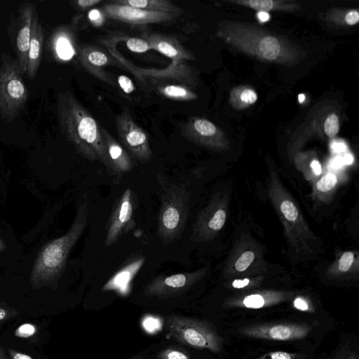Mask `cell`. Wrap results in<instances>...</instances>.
I'll return each instance as SVG.
<instances>
[{
  "label": "cell",
  "instance_id": "f546056e",
  "mask_svg": "<svg viewBox=\"0 0 359 359\" xmlns=\"http://www.w3.org/2000/svg\"><path fill=\"white\" fill-rule=\"evenodd\" d=\"M117 80L120 88L125 93L129 94L135 90L134 84L129 77L125 75H121L118 77Z\"/></svg>",
  "mask_w": 359,
  "mask_h": 359
},
{
  "label": "cell",
  "instance_id": "ab89813d",
  "mask_svg": "<svg viewBox=\"0 0 359 359\" xmlns=\"http://www.w3.org/2000/svg\"><path fill=\"white\" fill-rule=\"evenodd\" d=\"M250 280L247 278L243 280H236L232 283V285L236 288H241L248 285Z\"/></svg>",
  "mask_w": 359,
  "mask_h": 359
},
{
  "label": "cell",
  "instance_id": "4316f807",
  "mask_svg": "<svg viewBox=\"0 0 359 359\" xmlns=\"http://www.w3.org/2000/svg\"><path fill=\"white\" fill-rule=\"evenodd\" d=\"M254 253L251 251L245 252L236 261L235 268L238 271H243L251 264L254 259Z\"/></svg>",
  "mask_w": 359,
  "mask_h": 359
},
{
  "label": "cell",
  "instance_id": "4dcf8cb0",
  "mask_svg": "<svg viewBox=\"0 0 359 359\" xmlns=\"http://www.w3.org/2000/svg\"><path fill=\"white\" fill-rule=\"evenodd\" d=\"M104 14L98 9H93L88 12V18L95 26H100L104 21Z\"/></svg>",
  "mask_w": 359,
  "mask_h": 359
},
{
  "label": "cell",
  "instance_id": "1f68e13d",
  "mask_svg": "<svg viewBox=\"0 0 359 359\" xmlns=\"http://www.w3.org/2000/svg\"><path fill=\"white\" fill-rule=\"evenodd\" d=\"M354 259L353 253L351 252H346L343 254L339 262V269L341 271H348Z\"/></svg>",
  "mask_w": 359,
  "mask_h": 359
},
{
  "label": "cell",
  "instance_id": "bcb514c9",
  "mask_svg": "<svg viewBox=\"0 0 359 359\" xmlns=\"http://www.w3.org/2000/svg\"><path fill=\"white\" fill-rule=\"evenodd\" d=\"M6 249V245L3 240L0 238V252H2Z\"/></svg>",
  "mask_w": 359,
  "mask_h": 359
},
{
  "label": "cell",
  "instance_id": "30bf717a",
  "mask_svg": "<svg viewBox=\"0 0 359 359\" xmlns=\"http://www.w3.org/2000/svg\"><path fill=\"white\" fill-rule=\"evenodd\" d=\"M35 6L25 3L19 9V27L16 37L17 64L22 75L27 73V55Z\"/></svg>",
  "mask_w": 359,
  "mask_h": 359
},
{
  "label": "cell",
  "instance_id": "8d00e7d4",
  "mask_svg": "<svg viewBox=\"0 0 359 359\" xmlns=\"http://www.w3.org/2000/svg\"><path fill=\"white\" fill-rule=\"evenodd\" d=\"M270 359H292V355L286 352L276 351L270 354Z\"/></svg>",
  "mask_w": 359,
  "mask_h": 359
},
{
  "label": "cell",
  "instance_id": "9c48e42d",
  "mask_svg": "<svg viewBox=\"0 0 359 359\" xmlns=\"http://www.w3.org/2000/svg\"><path fill=\"white\" fill-rule=\"evenodd\" d=\"M105 16L133 25L163 23L172 21L177 15L150 11L111 2L102 7Z\"/></svg>",
  "mask_w": 359,
  "mask_h": 359
},
{
  "label": "cell",
  "instance_id": "277c9868",
  "mask_svg": "<svg viewBox=\"0 0 359 359\" xmlns=\"http://www.w3.org/2000/svg\"><path fill=\"white\" fill-rule=\"evenodd\" d=\"M0 66V115L8 122L13 121L25 107L29 97L17 62L3 55Z\"/></svg>",
  "mask_w": 359,
  "mask_h": 359
},
{
  "label": "cell",
  "instance_id": "484cf974",
  "mask_svg": "<svg viewBox=\"0 0 359 359\" xmlns=\"http://www.w3.org/2000/svg\"><path fill=\"white\" fill-rule=\"evenodd\" d=\"M337 183V177L334 175L329 173L323 177L317 183V188L320 191L331 190Z\"/></svg>",
  "mask_w": 359,
  "mask_h": 359
},
{
  "label": "cell",
  "instance_id": "7a4b0ae2",
  "mask_svg": "<svg viewBox=\"0 0 359 359\" xmlns=\"http://www.w3.org/2000/svg\"><path fill=\"white\" fill-rule=\"evenodd\" d=\"M88 209L86 203L79 205L68 231L46 243L39 252L33 265L31 278L42 283L57 278L63 272L67 259L88 224Z\"/></svg>",
  "mask_w": 359,
  "mask_h": 359
},
{
  "label": "cell",
  "instance_id": "b9f144b4",
  "mask_svg": "<svg viewBox=\"0 0 359 359\" xmlns=\"http://www.w3.org/2000/svg\"><path fill=\"white\" fill-rule=\"evenodd\" d=\"M330 165L333 168H339L344 165L342 158L336 157L333 158L330 163Z\"/></svg>",
  "mask_w": 359,
  "mask_h": 359
},
{
  "label": "cell",
  "instance_id": "9a60e30c",
  "mask_svg": "<svg viewBox=\"0 0 359 359\" xmlns=\"http://www.w3.org/2000/svg\"><path fill=\"white\" fill-rule=\"evenodd\" d=\"M79 59L89 72L107 83H113L102 69L110 63L109 57L104 52L88 46L83 47L79 49Z\"/></svg>",
  "mask_w": 359,
  "mask_h": 359
},
{
  "label": "cell",
  "instance_id": "8992f818",
  "mask_svg": "<svg viewBox=\"0 0 359 359\" xmlns=\"http://www.w3.org/2000/svg\"><path fill=\"white\" fill-rule=\"evenodd\" d=\"M137 198L133 191L128 188L117 198L110 214L104 238V247L115 244L121 237L135 226L134 212Z\"/></svg>",
  "mask_w": 359,
  "mask_h": 359
},
{
  "label": "cell",
  "instance_id": "e0dca14e",
  "mask_svg": "<svg viewBox=\"0 0 359 359\" xmlns=\"http://www.w3.org/2000/svg\"><path fill=\"white\" fill-rule=\"evenodd\" d=\"M261 332H264V337L271 339L289 340L302 337L305 331L297 326L279 325L266 328Z\"/></svg>",
  "mask_w": 359,
  "mask_h": 359
},
{
  "label": "cell",
  "instance_id": "7402d4cb",
  "mask_svg": "<svg viewBox=\"0 0 359 359\" xmlns=\"http://www.w3.org/2000/svg\"><path fill=\"white\" fill-rule=\"evenodd\" d=\"M126 43L128 48L132 52L140 53L152 50L150 45L142 38H128Z\"/></svg>",
  "mask_w": 359,
  "mask_h": 359
},
{
  "label": "cell",
  "instance_id": "2e32d148",
  "mask_svg": "<svg viewBox=\"0 0 359 359\" xmlns=\"http://www.w3.org/2000/svg\"><path fill=\"white\" fill-rule=\"evenodd\" d=\"M112 2L136 8L177 15L182 12L180 7L169 0H114Z\"/></svg>",
  "mask_w": 359,
  "mask_h": 359
},
{
  "label": "cell",
  "instance_id": "f6af8a7d",
  "mask_svg": "<svg viewBox=\"0 0 359 359\" xmlns=\"http://www.w3.org/2000/svg\"><path fill=\"white\" fill-rule=\"evenodd\" d=\"M13 359H32V358L27 355L18 353L15 354Z\"/></svg>",
  "mask_w": 359,
  "mask_h": 359
},
{
  "label": "cell",
  "instance_id": "6da1fadb",
  "mask_svg": "<svg viewBox=\"0 0 359 359\" xmlns=\"http://www.w3.org/2000/svg\"><path fill=\"white\" fill-rule=\"evenodd\" d=\"M57 114L60 130L76 151L90 161H98L109 176L116 177L104 146L99 124L69 91L57 95Z\"/></svg>",
  "mask_w": 359,
  "mask_h": 359
},
{
  "label": "cell",
  "instance_id": "44dd1931",
  "mask_svg": "<svg viewBox=\"0 0 359 359\" xmlns=\"http://www.w3.org/2000/svg\"><path fill=\"white\" fill-rule=\"evenodd\" d=\"M158 359H189V353L180 347H168L161 351Z\"/></svg>",
  "mask_w": 359,
  "mask_h": 359
},
{
  "label": "cell",
  "instance_id": "5bb4252c",
  "mask_svg": "<svg viewBox=\"0 0 359 359\" xmlns=\"http://www.w3.org/2000/svg\"><path fill=\"white\" fill-rule=\"evenodd\" d=\"M43 32L38 16L34 14L27 55V76L34 79L41 63Z\"/></svg>",
  "mask_w": 359,
  "mask_h": 359
},
{
  "label": "cell",
  "instance_id": "836d02e7",
  "mask_svg": "<svg viewBox=\"0 0 359 359\" xmlns=\"http://www.w3.org/2000/svg\"><path fill=\"white\" fill-rule=\"evenodd\" d=\"M35 332V327L31 324H23L17 330V334L22 337H28Z\"/></svg>",
  "mask_w": 359,
  "mask_h": 359
},
{
  "label": "cell",
  "instance_id": "8fae6325",
  "mask_svg": "<svg viewBox=\"0 0 359 359\" xmlns=\"http://www.w3.org/2000/svg\"><path fill=\"white\" fill-rule=\"evenodd\" d=\"M144 257H131L124 265L104 285L102 290H114L121 294H126L135 276L144 262Z\"/></svg>",
  "mask_w": 359,
  "mask_h": 359
},
{
  "label": "cell",
  "instance_id": "e575fe53",
  "mask_svg": "<svg viewBox=\"0 0 359 359\" xmlns=\"http://www.w3.org/2000/svg\"><path fill=\"white\" fill-rule=\"evenodd\" d=\"M101 2V0H79L74 3L79 8L84 9L98 4Z\"/></svg>",
  "mask_w": 359,
  "mask_h": 359
},
{
  "label": "cell",
  "instance_id": "f1b7e54d",
  "mask_svg": "<svg viewBox=\"0 0 359 359\" xmlns=\"http://www.w3.org/2000/svg\"><path fill=\"white\" fill-rule=\"evenodd\" d=\"M249 6L261 11H269L273 8V1L271 0H250L248 1Z\"/></svg>",
  "mask_w": 359,
  "mask_h": 359
},
{
  "label": "cell",
  "instance_id": "ffe728a7",
  "mask_svg": "<svg viewBox=\"0 0 359 359\" xmlns=\"http://www.w3.org/2000/svg\"><path fill=\"white\" fill-rule=\"evenodd\" d=\"M55 50L57 56L64 60H69L74 54L70 40L66 36H60L55 41Z\"/></svg>",
  "mask_w": 359,
  "mask_h": 359
},
{
  "label": "cell",
  "instance_id": "c3c4849f",
  "mask_svg": "<svg viewBox=\"0 0 359 359\" xmlns=\"http://www.w3.org/2000/svg\"><path fill=\"white\" fill-rule=\"evenodd\" d=\"M298 99H299V102L302 103L304 101L305 95L304 94H299Z\"/></svg>",
  "mask_w": 359,
  "mask_h": 359
},
{
  "label": "cell",
  "instance_id": "7c38bea8",
  "mask_svg": "<svg viewBox=\"0 0 359 359\" xmlns=\"http://www.w3.org/2000/svg\"><path fill=\"white\" fill-rule=\"evenodd\" d=\"M151 47L173 61L193 59L192 55L175 39L157 33H144L142 34Z\"/></svg>",
  "mask_w": 359,
  "mask_h": 359
},
{
  "label": "cell",
  "instance_id": "4fadbf2b",
  "mask_svg": "<svg viewBox=\"0 0 359 359\" xmlns=\"http://www.w3.org/2000/svg\"><path fill=\"white\" fill-rule=\"evenodd\" d=\"M104 146L116 177L130 172L133 168V161L128 152L104 128H100Z\"/></svg>",
  "mask_w": 359,
  "mask_h": 359
},
{
  "label": "cell",
  "instance_id": "ac0fdd59",
  "mask_svg": "<svg viewBox=\"0 0 359 359\" xmlns=\"http://www.w3.org/2000/svg\"><path fill=\"white\" fill-rule=\"evenodd\" d=\"M158 92L163 96L180 101L191 100L197 97L196 95L183 86L167 85L158 87Z\"/></svg>",
  "mask_w": 359,
  "mask_h": 359
},
{
  "label": "cell",
  "instance_id": "d6986e66",
  "mask_svg": "<svg viewBox=\"0 0 359 359\" xmlns=\"http://www.w3.org/2000/svg\"><path fill=\"white\" fill-rule=\"evenodd\" d=\"M280 45L277 39L273 36H266L259 43L261 55L267 60H274L280 53Z\"/></svg>",
  "mask_w": 359,
  "mask_h": 359
},
{
  "label": "cell",
  "instance_id": "681fc988",
  "mask_svg": "<svg viewBox=\"0 0 359 359\" xmlns=\"http://www.w3.org/2000/svg\"><path fill=\"white\" fill-rule=\"evenodd\" d=\"M131 359H142V355H136Z\"/></svg>",
  "mask_w": 359,
  "mask_h": 359
},
{
  "label": "cell",
  "instance_id": "603a6c76",
  "mask_svg": "<svg viewBox=\"0 0 359 359\" xmlns=\"http://www.w3.org/2000/svg\"><path fill=\"white\" fill-rule=\"evenodd\" d=\"M339 128L338 117L334 114L329 115L324 123V130L326 135L330 137H333L338 133Z\"/></svg>",
  "mask_w": 359,
  "mask_h": 359
},
{
  "label": "cell",
  "instance_id": "cb8c5ba5",
  "mask_svg": "<svg viewBox=\"0 0 359 359\" xmlns=\"http://www.w3.org/2000/svg\"><path fill=\"white\" fill-rule=\"evenodd\" d=\"M280 210L288 221L294 222L298 217V210L297 208L288 200H285L281 203Z\"/></svg>",
  "mask_w": 359,
  "mask_h": 359
},
{
  "label": "cell",
  "instance_id": "ee69618b",
  "mask_svg": "<svg viewBox=\"0 0 359 359\" xmlns=\"http://www.w3.org/2000/svg\"><path fill=\"white\" fill-rule=\"evenodd\" d=\"M342 161L344 165H350L353 161V157L351 154H347L342 158Z\"/></svg>",
  "mask_w": 359,
  "mask_h": 359
},
{
  "label": "cell",
  "instance_id": "3957f363",
  "mask_svg": "<svg viewBox=\"0 0 359 359\" xmlns=\"http://www.w3.org/2000/svg\"><path fill=\"white\" fill-rule=\"evenodd\" d=\"M162 183L161 206L158 217L159 239L168 245L178 239L184 231L189 207V194L184 184Z\"/></svg>",
  "mask_w": 359,
  "mask_h": 359
},
{
  "label": "cell",
  "instance_id": "d4e9b609",
  "mask_svg": "<svg viewBox=\"0 0 359 359\" xmlns=\"http://www.w3.org/2000/svg\"><path fill=\"white\" fill-rule=\"evenodd\" d=\"M142 326L147 332L154 333L161 330V320L156 316H147L142 320Z\"/></svg>",
  "mask_w": 359,
  "mask_h": 359
},
{
  "label": "cell",
  "instance_id": "52a82bcc",
  "mask_svg": "<svg viewBox=\"0 0 359 359\" xmlns=\"http://www.w3.org/2000/svg\"><path fill=\"white\" fill-rule=\"evenodd\" d=\"M116 131L124 147L140 162H147L152 157L149 136L133 120L128 109L116 118Z\"/></svg>",
  "mask_w": 359,
  "mask_h": 359
},
{
  "label": "cell",
  "instance_id": "d590c367",
  "mask_svg": "<svg viewBox=\"0 0 359 359\" xmlns=\"http://www.w3.org/2000/svg\"><path fill=\"white\" fill-rule=\"evenodd\" d=\"M359 20V13L358 11H351L348 12L346 17L345 21L348 25H355Z\"/></svg>",
  "mask_w": 359,
  "mask_h": 359
},
{
  "label": "cell",
  "instance_id": "60d3db41",
  "mask_svg": "<svg viewBox=\"0 0 359 359\" xmlns=\"http://www.w3.org/2000/svg\"><path fill=\"white\" fill-rule=\"evenodd\" d=\"M311 167L316 175H318L321 173V165L318 161H313L311 163Z\"/></svg>",
  "mask_w": 359,
  "mask_h": 359
},
{
  "label": "cell",
  "instance_id": "d6a6232c",
  "mask_svg": "<svg viewBox=\"0 0 359 359\" xmlns=\"http://www.w3.org/2000/svg\"><path fill=\"white\" fill-rule=\"evenodd\" d=\"M257 99V93L252 89H245L241 94V100L246 104H253Z\"/></svg>",
  "mask_w": 359,
  "mask_h": 359
},
{
  "label": "cell",
  "instance_id": "83f0119b",
  "mask_svg": "<svg viewBox=\"0 0 359 359\" xmlns=\"http://www.w3.org/2000/svg\"><path fill=\"white\" fill-rule=\"evenodd\" d=\"M264 299L260 294H251L244 298L243 304L245 306L252 309H259L264 305Z\"/></svg>",
  "mask_w": 359,
  "mask_h": 359
},
{
  "label": "cell",
  "instance_id": "74e56055",
  "mask_svg": "<svg viewBox=\"0 0 359 359\" xmlns=\"http://www.w3.org/2000/svg\"><path fill=\"white\" fill-rule=\"evenodd\" d=\"M294 306L296 309L301 311H307L309 309L308 304L302 298H297L294 301Z\"/></svg>",
  "mask_w": 359,
  "mask_h": 359
},
{
  "label": "cell",
  "instance_id": "ba28073f",
  "mask_svg": "<svg viewBox=\"0 0 359 359\" xmlns=\"http://www.w3.org/2000/svg\"><path fill=\"white\" fill-rule=\"evenodd\" d=\"M201 272H184L154 278L144 288L147 297L168 298L184 292L200 278Z\"/></svg>",
  "mask_w": 359,
  "mask_h": 359
},
{
  "label": "cell",
  "instance_id": "f35d334b",
  "mask_svg": "<svg viewBox=\"0 0 359 359\" xmlns=\"http://www.w3.org/2000/svg\"><path fill=\"white\" fill-rule=\"evenodd\" d=\"M331 147L332 151L337 153L344 151L346 149V144L342 142H334Z\"/></svg>",
  "mask_w": 359,
  "mask_h": 359
},
{
  "label": "cell",
  "instance_id": "7bdbcfd3",
  "mask_svg": "<svg viewBox=\"0 0 359 359\" xmlns=\"http://www.w3.org/2000/svg\"><path fill=\"white\" fill-rule=\"evenodd\" d=\"M258 18L261 22H266L269 20L270 15L267 12L261 11L258 13Z\"/></svg>",
  "mask_w": 359,
  "mask_h": 359
},
{
  "label": "cell",
  "instance_id": "5b68a950",
  "mask_svg": "<svg viewBox=\"0 0 359 359\" xmlns=\"http://www.w3.org/2000/svg\"><path fill=\"white\" fill-rule=\"evenodd\" d=\"M169 335L175 340L196 348H208L217 352L219 341L215 332L205 323L201 320L170 315L165 318Z\"/></svg>",
  "mask_w": 359,
  "mask_h": 359
},
{
  "label": "cell",
  "instance_id": "7dc6e473",
  "mask_svg": "<svg viewBox=\"0 0 359 359\" xmlns=\"http://www.w3.org/2000/svg\"><path fill=\"white\" fill-rule=\"evenodd\" d=\"M6 316V312L4 309L0 308V320L4 319Z\"/></svg>",
  "mask_w": 359,
  "mask_h": 359
}]
</instances>
